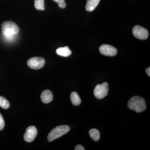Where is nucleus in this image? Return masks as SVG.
I'll return each mask as SVG.
<instances>
[{"label": "nucleus", "instance_id": "f257e3e1", "mask_svg": "<svg viewBox=\"0 0 150 150\" xmlns=\"http://www.w3.org/2000/svg\"><path fill=\"white\" fill-rule=\"evenodd\" d=\"M128 107L137 112H143L146 108V102L141 97L135 96L129 100L128 103Z\"/></svg>", "mask_w": 150, "mask_h": 150}, {"label": "nucleus", "instance_id": "f03ea898", "mask_svg": "<svg viewBox=\"0 0 150 150\" xmlns=\"http://www.w3.org/2000/svg\"><path fill=\"white\" fill-rule=\"evenodd\" d=\"M2 31L5 37H9L17 34L19 31V28L15 23L7 21L2 24Z\"/></svg>", "mask_w": 150, "mask_h": 150}, {"label": "nucleus", "instance_id": "7ed1b4c3", "mask_svg": "<svg viewBox=\"0 0 150 150\" xmlns=\"http://www.w3.org/2000/svg\"><path fill=\"white\" fill-rule=\"evenodd\" d=\"M70 130V127L67 125H61L52 129L48 134V140L51 142L59 137L67 134Z\"/></svg>", "mask_w": 150, "mask_h": 150}, {"label": "nucleus", "instance_id": "20e7f679", "mask_svg": "<svg viewBox=\"0 0 150 150\" xmlns=\"http://www.w3.org/2000/svg\"><path fill=\"white\" fill-rule=\"evenodd\" d=\"M108 84L107 82H104L96 86L94 90V95L98 99H101L108 94Z\"/></svg>", "mask_w": 150, "mask_h": 150}, {"label": "nucleus", "instance_id": "39448f33", "mask_svg": "<svg viewBox=\"0 0 150 150\" xmlns=\"http://www.w3.org/2000/svg\"><path fill=\"white\" fill-rule=\"evenodd\" d=\"M45 64V59L42 57H33L28 61V67L33 69H39L44 67Z\"/></svg>", "mask_w": 150, "mask_h": 150}, {"label": "nucleus", "instance_id": "423d86ee", "mask_svg": "<svg viewBox=\"0 0 150 150\" xmlns=\"http://www.w3.org/2000/svg\"><path fill=\"white\" fill-rule=\"evenodd\" d=\"M133 35L135 37L141 40L147 39L149 33L147 30L140 25H136L133 29Z\"/></svg>", "mask_w": 150, "mask_h": 150}, {"label": "nucleus", "instance_id": "0eeeda50", "mask_svg": "<svg viewBox=\"0 0 150 150\" xmlns=\"http://www.w3.org/2000/svg\"><path fill=\"white\" fill-rule=\"evenodd\" d=\"M99 51L103 55L106 56H115L117 53L116 48L108 44H103L100 46L99 48Z\"/></svg>", "mask_w": 150, "mask_h": 150}, {"label": "nucleus", "instance_id": "6e6552de", "mask_svg": "<svg viewBox=\"0 0 150 150\" xmlns=\"http://www.w3.org/2000/svg\"><path fill=\"white\" fill-rule=\"evenodd\" d=\"M37 130L35 126H29L26 129L24 135L25 141L28 142H32L37 136Z\"/></svg>", "mask_w": 150, "mask_h": 150}, {"label": "nucleus", "instance_id": "1a4fd4ad", "mask_svg": "<svg viewBox=\"0 0 150 150\" xmlns=\"http://www.w3.org/2000/svg\"><path fill=\"white\" fill-rule=\"evenodd\" d=\"M42 102L48 103L51 102L53 99V95L51 91L48 90L44 91L40 96Z\"/></svg>", "mask_w": 150, "mask_h": 150}, {"label": "nucleus", "instance_id": "9d476101", "mask_svg": "<svg viewBox=\"0 0 150 150\" xmlns=\"http://www.w3.org/2000/svg\"><path fill=\"white\" fill-rule=\"evenodd\" d=\"M100 0H87L86 9L88 11H92L99 4Z\"/></svg>", "mask_w": 150, "mask_h": 150}, {"label": "nucleus", "instance_id": "9b49d317", "mask_svg": "<svg viewBox=\"0 0 150 150\" xmlns=\"http://www.w3.org/2000/svg\"><path fill=\"white\" fill-rule=\"evenodd\" d=\"M56 52L58 55L64 57H68L71 54V51L68 46L58 48L56 50Z\"/></svg>", "mask_w": 150, "mask_h": 150}, {"label": "nucleus", "instance_id": "f8f14e48", "mask_svg": "<svg viewBox=\"0 0 150 150\" xmlns=\"http://www.w3.org/2000/svg\"><path fill=\"white\" fill-rule=\"evenodd\" d=\"M71 101L74 105H79L81 104V99L78 94L76 92H73L71 94Z\"/></svg>", "mask_w": 150, "mask_h": 150}, {"label": "nucleus", "instance_id": "ddd939ff", "mask_svg": "<svg viewBox=\"0 0 150 150\" xmlns=\"http://www.w3.org/2000/svg\"><path fill=\"white\" fill-rule=\"evenodd\" d=\"M89 133L91 139L94 141L97 142L99 140L100 134L99 131L97 129H91Z\"/></svg>", "mask_w": 150, "mask_h": 150}, {"label": "nucleus", "instance_id": "4468645a", "mask_svg": "<svg viewBox=\"0 0 150 150\" xmlns=\"http://www.w3.org/2000/svg\"><path fill=\"white\" fill-rule=\"evenodd\" d=\"M0 107L4 109H8L10 107L9 102L3 96H0Z\"/></svg>", "mask_w": 150, "mask_h": 150}, {"label": "nucleus", "instance_id": "2eb2a0df", "mask_svg": "<svg viewBox=\"0 0 150 150\" xmlns=\"http://www.w3.org/2000/svg\"><path fill=\"white\" fill-rule=\"evenodd\" d=\"M34 6L36 9L43 11L45 10L44 0H35Z\"/></svg>", "mask_w": 150, "mask_h": 150}, {"label": "nucleus", "instance_id": "dca6fc26", "mask_svg": "<svg viewBox=\"0 0 150 150\" xmlns=\"http://www.w3.org/2000/svg\"><path fill=\"white\" fill-rule=\"evenodd\" d=\"M54 1L58 3L59 7L64 8L66 7V3L65 0H53Z\"/></svg>", "mask_w": 150, "mask_h": 150}, {"label": "nucleus", "instance_id": "f3484780", "mask_svg": "<svg viewBox=\"0 0 150 150\" xmlns=\"http://www.w3.org/2000/svg\"><path fill=\"white\" fill-rule=\"evenodd\" d=\"M5 126V122L2 115L0 113V131L4 129Z\"/></svg>", "mask_w": 150, "mask_h": 150}, {"label": "nucleus", "instance_id": "a211bd4d", "mask_svg": "<svg viewBox=\"0 0 150 150\" xmlns=\"http://www.w3.org/2000/svg\"><path fill=\"white\" fill-rule=\"evenodd\" d=\"M75 150H85V149L83 146L82 145H78L76 146L75 147Z\"/></svg>", "mask_w": 150, "mask_h": 150}, {"label": "nucleus", "instance_id": "6ab92c4d", "mask_svg": "<svg viewBox=\"0 0 150 150\" xmlns=\"http://www.w3.org/2000/svg\"><path fill=\"white\" fill-rule=\"evenodd\" d=\"M146 72L149 76H150V68L149 67L146 70Z\"/></svg>", "mask_w": 150, "mask_h": 150}]
</instances>
